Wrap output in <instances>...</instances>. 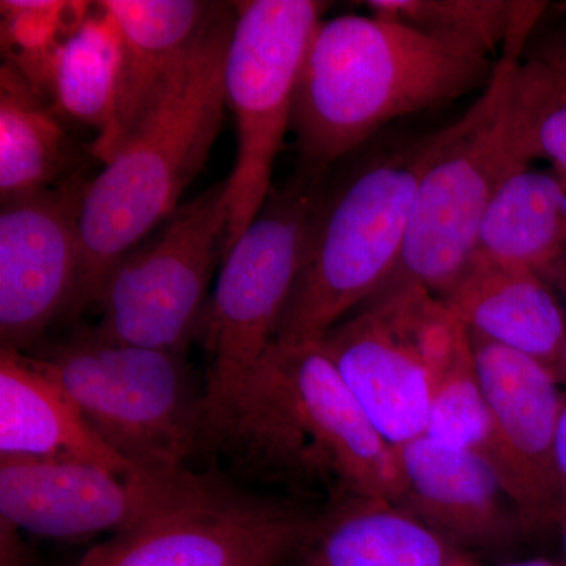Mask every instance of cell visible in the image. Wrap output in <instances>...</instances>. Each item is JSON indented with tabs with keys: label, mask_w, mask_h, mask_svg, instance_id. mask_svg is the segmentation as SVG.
Returning a JSON list of instances; mask_svg holds the SVG:
<instances>
[{
	"label": "cell",
	"mask_w": 566,
	"mask_h": 566,
	"mask_svg": "<svg viewBox=\"0 0 566 566\" xmlns=\"http://www.w3.org/2000/svg\"><path fill=\"white\" fill-rule=\"evenodd\" d=\"M515 62L499 61L493 80L458 118L452 139L423 174L400 262L374 297L412 289L441 296L474 260L480 227L495 192L510 175L528 166L506 115Z\"/></svg>",
	"instance_id": "7"
},
{
	"label": "cell",
	"mask_w": 566,
	"mask_h": 566,
	"mask_svg": "<svg viewBox=\"0 0 566 566\" xmlns=\"http://www.w3.org/2000/svg\"><path fill=\"white\" fill-rule=\"evenodd\" d=\"M469 335L493 423L495 472L526 528L558 524L565 504L556 457L560 381L534 357Z\"/></svg>",
	"instance_id": "14"
},
{
	"label": "cell",
	"mask_w": 566,
	"mask_h": 566,
	"mask_svg": "<svg viewBox=\"0 0 566 566\" xmlns=\"http://www.w3.org/2000/svg\"><path fill=\"white\" fill-rule=\"evenodd\" d=\"M566 251V180L528 166L497 189L474 259L543 275Z\"/></svg>",
	"instance_id": "20"
},
{
	"label": "cell",
	"mask_w": 566,
	"mask_h": 566,
	"mask_svg": "<svg viewBox=\"0 0 566 566\" xmlns=\"http://www.w3.org/2000/svg\"><path fill=\"white\" fill-rule=\"evenodd\" d=\"M122 36L120 87L109 132L96 137L92 155L106 164L161 99L210 17L199 0H104L98 2Z\"/></svg>",
	"instance_id": "16"
},
{
	"label": "cell",
	"mask_w": 566,
	"mask_h": 566,
	"mask_svg": "<svg viewBox=\"0 0 566 566\" xmlns=\"http://www.w3.org/2000/svg\"><path fill=\"white\" fill-rule=\"evenodd\" d=\"M233 3H214L161 99L88 185L81 210L82 260L73 314L92 307L103 282L180 207L222 126Z\"/></svg>",
	"instance_id": "2"
},
{
	"label": "cell",
	"mask_w": 566,
	"mask_h": 566,
	"mask_svg": "<svg viewBox=\"0 0 566 566\" xmlns=\"http://www.w3.org/2000/svg\"><path fill=\"white\" fill-rule=\"evenodd\" d=\"M549 285H556L566 296V251L558 256L556 263L543 274ZM556 375L562 386H566V337L560 359H558Z\"/></svg>",
	"instance_id": "27"
},
{
	"label": "cell",
	"mask_w": 566,
	"mask_h": 566,
	"mask_svg": "<svg viewBox=\"0 0 566 566\" xmlns=\"http://www.w3.org/2000/svg\"><path fill=\"white\" fill-rule=\"evenodd\" d=\"M29 356L137 471L180 474L207 449L205 390L185 354L115 344L92 327Z\"/></svg>",
	"instance_id": "6"
},
{
	"label": "cell",
	"mask_w": 566,
	"mask_h": 566,
	"mask_svg": "<svg viewBox=\"0 0 566 566\" xmlns=\"http://www.w3.org/2000/svg\"><path fill=\"white\" fill-rule=\"evenodd\" d=\"M0 458L84 461L122 475L144 474L99 438L32 356L6 348L0 349Z\"/></svg>",
	"instance_id": "18"
},
{
	"label": "cell",
	"mask_w": 566,
	"mask_h": 566,
	"mask_svg": "<svg viewBox=\"0 0 566 566\" xmlns=\"http://www.w3.org/2000/svg\"><path fill=\"white\" fill-rule=\"evenodd\" d=\"M205 475H122L84 461L0 458V517L29 534H122L196 490Z\"/></svg>",
	"instance_id": "12"
},
{
	"label": "cell",
	"mask_w": 566,
	"mask_h": 566,
	"mask_svg": "<svg viewBox=\"0 0 566 566\" xmlns=\"http://www.w3.org/2000/svg\"><path fill=\"white\" fill-rule=\"evenodd\" d=\"M424 436L442 444L469 450L482 457L495 471L493 423L468 331L439 376Z\"/></svg>",
	"instance_id": "25"
},
{
	"label": "cell",
	"mask_w": 566,
	"mask_h": 566,
	"mask_svg": "<svg viewBox=\"0 0 566 566\" xmlns=\"http://www.w3.org/2000/svg\"><path fill=\"white\" fill-rule=\"evenodd\" d=\"M283 566H485L392 501L337 499Z\"/></svg>",
	"instance_id": "17"
},
{
	"label": "cell",
	"mask_w": 566,
	"mask_h": 566,
	"mask_svg": "<svg viewBox=\"0 0 566 566\" xmlns=\"http://www.w3.org/2000/svg\"><path fill=\"white\" fill-rule=\"evenodd\" d=\"M394 449L403 480L398 505L457 545L497 546L527 531L482 457L424 434Z\"/></svg>",
	"instance_id": "15"
},
{
	"label": "cell",
	"mask_w": 566,
	"mask_h": 566,
	"mask_svg": "<svg viewBox=\"0 0 566 566\" xmlns=\"http://www.w3.org/2000/svg\"><path fill=\"white\" fill-rule=\"evenodd\" d=\"M494 70L490 59L450 50L375 14L323 20L294 99L301 164L329 170L389 123L485 88Z\"/></svg>",
	"instance_id": "3"
},
{
	"label": "cell",
	"mask_w": 566,
	"mask_h": 566,
	"mask_svg": "<svg viewBox=\"0 0 566 566\" xmlns=\"http://www.w3.org/2000/svg\"><path fill=\"white\" fill-rule=\"evenodd\" d=\"M367 7L450 50L488 59L504 44V57L515 61L545 10V3L509 0H370Z\"/></svg>",
	"instance_id": "23"
},
{
	"label": "cell",
	"mask_w": 566,
	"mask_h": 566,
	"mask_svg": "<svg viewBox=\"0 0 566 566\" xmlns=\"http://www.w3.org/2000/svg\"><path fill=\"white\" fill-rule=\"evenodd\" d=\"M316 516L205 475L188 495L139 526L111 535L77 566H283Z\"/></svg>",
	"instance_id": "11"
},
{
	"label": "cell",
	"mask_w": 566,
	"mask_h": 566,
	"mask_svg": "<svg viewBox=\"0 0 566 566\" xmlns=\"http://www.w3.org/2000/svg\"><path fill=\"white\" fill-rule=\"evenodd\" d=\"M558 524H560L562 536H564V546H565V556H566V502L564 504V509H562L560 521H558Z\"/></svg>",
	"instance_id": "30"
},
{
	"label": "cell",
	"mask_w": 566,
	"mask_h": 566,
	"mask_svg": "<svg viewBox=\"0 0 566 566\" xmlns=\"http://www.w3.org/2000/svg\"><path fill=\"white\" fill-rule=\"evenodd\" d=\"M326 177L327 170L300 164L292 180L273 188L262 211L223 256L197 333L207 354V449L253 368L277 342Z\"/></svg>",
	"instance_id": "5"
},
{
	"label": "cell",
	"mask_w": 566,
	"mask_h": 566,
	"mask_svg": "<svg viewBox=\"0 0 566 566\" xmlns=\"http://www.w3.org/2000/svg\"><path fill=\"white\" fill-rule=\"evenodd\" d=\"M227 229L226 178L123 256L93 304L99 311L93 331L115 344L185 354L199 333Z\"/></svg>",
	"instance_id": "9"
},
{
	"label": "cell",
	"mask_w": 566,
	"mask_h": 566,
	"mask_svg": "<svg viewBox=\"0 0 566 566\" xmlns=\"http://www.w3.org/2000/svg\"><path fill=\"white\" fill-rule=\"evenodd\" d=\"M495 566H566L557 562L547 560V558H527V560L509 562V564Z\"/></svg>",
	"instance_id": "29"
},
{
	"label": "cell",
	"mask_w": 566,
	"mask_h": 566,
	"mask_svg": "<svg viewBox=\"0 0 566 566\" xmlns=\"http://www.w3.org/2000/svg\"><path fill=\"white\" fill-rule=\"evenodd\" d=\"M241 475L323 486L333 501L403 493L397 453L376 431L322 342L275 344L253 368L216 434Z\"/></svg>",
	"instance_id": "1"
},
{
	"label": "cell",
	"mask_w": 566,
	"mask_h": 566,
	"mask_svg": "<svg viewBox=\"0 0 566 566\" xmlns=\"http://www.w3.org/2000/svg\"><path fill=\"white\" fill-rule=\"evenodd\" d=\"M464 333L438 296L412 289L368 301L322 344L376 431L398 447L424 434L439 376Z\"/></svg>",
	"instance_id": "10"
},
{
	"label": "cell",
	"mask_w": 566,
	"mask_h": 566,
	"mask_svg": "<svg viewBox=\"0 0 566 566\" xmlns=\"http://www.w3.org/2000/svg\"><path fill=\"white\" fill-rule=\"evenodd\" d=\"M513 140L527 164L546 158L566 180V44L515 62L506 91Z\"/></svg>",
	"instance_id": "24"
},
{
	"label": "cell",
	"mask_w": 566,
	"mask_h": 566,
	"mask_svg": "<svg viewBox=\"0 0 566 566\" xmlns=\"http://www.w3.org/2000/svg\"><path fill=\"white\" fill-rule=\"evenodd\" d=\"M91 181L70 180L0 211V340L28 353L61 316L73 314L80 285L81 210Z\"/></svg>",
	"instance_id": "13"
},
{
	"label": "cell",
	"mask_w": 566,
	"mask_h": 566,
	"mask_svg": "<svg viewBox=\"0 0 566 566\" xmlns=\"http://www.w3.org/2000/svg\"><path fill=\"white\" fill-rule=\"evenodd\" d=\"M0 566H40L21 528L0 517Z\"/></svg>",
	"instance_id": "26"
},
{
	"label": "cell",
	"mask_w": 566,
	"mask_h": 566,
	"mask_svg": "<svg viewBox=\"0 0 566 566\" xmlns=\"http://www.w3.org/2000/svg\"><path fill=\"white\" fill-rule=\"evenodd\" d=\"M438 297L469 334L527 354L556 374L566 315L543 275L474 259Z\"/></svg>",
	"instance_id": "19"
},
{
	"label": "cell",
	"mask_w": 566,
	"mask_h": 566,
	"mask_svg": "<svg viewBox=\"0 0 566 566\" xmlns=\"http://www.w3.org/2000/svg\"><path fill=\"white\" fill-rule=\"evenodd\" d=\"M381 142L335 186L327 185L277 344L322 342L389 281L400 262L419 182L455 134Z\"/></svg>",
	"instance_id": "4"
},
{
	"label": "cell",
	"mask_w": 566,
	"mask_h": 566,
	"mask_svg": "<svg viewBox=\"0 0 566 566\" xmlns=\"http://www.w3.org/2000/svg\"><path fill=\"white\" fill-rule=\"evenodd\" d=\"M71 140L61 115L20 70H0V196L2 203L55 188L73 175Z\"/></svg>",
	"instance_id": "22"
},
{
	"label": "cell",
	"mask_w": 566,
	"mask_h": 566,
	"mask_svg": "<svg viewBox=\"0 0 566 566\" xmlns=\"http://www.w3.org/2000/svg\"><path fill=\"white\" fill-rule=\"evenodd\" d=\"M223 88L237 122L238 153L227 178L229 229L223 256L262 211L271 178L293 122L297 82L326 2L248 0L233 2Z\"/></svg>",
	"instance_id": "8"
},
{
	"label": "cell",
	"mask_w": 566,
	"mask_h": 566,
	"mask_svg": "<svg viewBox=\"0 0 566 566\" xmlns=\"http://www.w3.org/2000/svg\"><path fill=\"white\" fill-rule=\"evenodd\" d=\"M122 62L120 32L96 2L52 50L33 88L59 115L102 137L114 120Z\"/></svg>",
	"instance_id": "21"
},
{
	"label": "cell",
	"mask_w": 566,
	"mask_h": 566,
	"mask_svg": "<svg viewBox=\"0 0 566 566\" xmlns=\"http://www.w3.org/2000/svg\"><path fill=\"white\" fill-rule=\"evenodd\" d=\"M556 457L558 475H560L566 502V397L564 406H562L560 419H558Z\"/></svg>",
	"instance_id": "28"
}]
</instances>
